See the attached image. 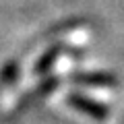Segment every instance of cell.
<instances>
[{
  "mask_svg": "<svg viewBox=\"0 0 124 124\" xmlns=\"http://www.w3.org/2000/svg\"><path fill=\"white\" fill-rule=\"evenodd\" d=\"M15 75H19V66L15 62H10L8 66H6V70L2 72V81H4V83H10V81L15 79Z\"/></svg>",
  "mask_w": 124,
  "mask_h": 124,
  "instance_id": "obj_4",
  "label": "cell"
},
{
  "mask_svg": "<svg viewBox=\"0 0 124 124\" xmlns=\"http://www.w3.org/2000/svg\"><path fill=\"white\" fill-rule=\"evenodd\" d=\"M72 81H81V83H87V85H114V79L110 75H101V72H95V75H75Z\"/></svg>",
  "mask_w": 124,
  "mask_h": 124,
  "instance_id": "obj_2",
  "label": "cell"
},
{
  "mask_svg": "<svg viewBox=\"0 0 124 124\" xmlns=\"http://www.w3.org/2000/svg\"><path fill=\"white\" fill-rule=\"evenodd\" d=\"M60 48H62V46H56V48L50 50V52L46 54V56L41 58L39 62H37V68H35V70H37V72H46V70H48V68L52 66V62L56 60V56L60 54Z\"/></svg>",
  "mask_w": 124,
  "mask_h": 124,
  "instance_id": "obj_3",
  "label": "cell"
},
{
  "mask_svg": "<svg viewBox=\"0 0 124 124\" xmlns=\"http://www.w3.org/2000/svg\"><path fill=\"white\" fill-rule=\"evenodd\" d=\"M68 103L75 106L77 110H85L97 120H106L108 118V110L101 106V103H95V101H89V97H81V95H68Z\"/></svg>",
  "mask_w": 124,
  "mask_h": 124,
  "instance_id": "obj_1",
  "label": "cell"
}]
</instances>
